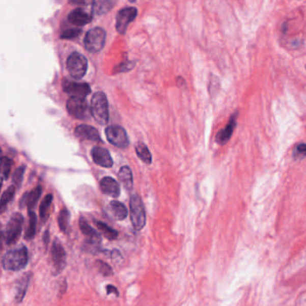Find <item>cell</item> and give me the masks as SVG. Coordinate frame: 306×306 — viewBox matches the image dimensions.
<instances>
[{
    "label": "cell",
    "instance_id": "603a6c76",
    "mask_svg": "<svg viewBox=\"0 0 306 306\" xmlns=\"http://www.w3.org/2000/svg\"><path fill=\"white\" fill-rule=\"evenodd\" d=\"M15 186L9 187L1 197L0 200V214L4 213L7 210L8 205L11 202L13 198L15 196Z\"/></svg>",
    "mask_w": 306,
    "mask_h": 306
},
{
    "label": "cell",
    "instance_id": "d590c367",
    "mask_svg": "<svg viewBox=\"0 0 306 306\" xmlns=\"http://www.w3.org/2000/svg\"><path fill=\"white\" fill-rule=\"evenodd\" d=\"M67 290V280H63V283L61 284V289H60V294L61 295H63L65 292Z\"/></svg>",
    "mask_w": 306,
    "mask_h": 306
},
{
    "label": "cell",
    "instance_id": "7c38bea8",
    "mask_svg": "<svg viewBox=\"0 0 306 306\" xmlns=\"http://www.w3.org/2000/svg\"><path fill=\"white\" fill-rule=\"evenodd\" d=\"M62 87L63 91L71 95L72 97L86 98L87 95L91 93L90 86L87 83H78L64 80L62 83Z\"/></svg>",
    "mask_w": 306,
    "mask_h": 306
},
{
    "label": "cell",
    "instance_id": "e575fe53",
    "mask_svg": "<svg viewBox=\"0 0 306 306\" xmlns=\"http://www.w3.org/2000/svg\"><path fill=\"white\" fill-rule=\"evenodd\" d=\"M42 240H43V242H44V244H45V247H47V246H48V243H49V230L45 231V233H44V235H43V238H42Z\"/></svg>",
    "mask_w": 306,
    "mask_h": 306
},
{
    "label": "cell",
    "instance_id": "7402d4cb",
    "mask_svg": "<svg viewBox=\"0 0 306 306\" xmlns=\"http://www.w3.org/2000/svg\"><path fill=\"white\" fill-rule=\"evenodd\" d=\"M69 222H70V212L68 211V208L61 209L60 215L58 216V224L61 232H63L65 234L68 233Z\"/></svg>",
    "mask_w": 306,
    "mask_h": 306
},
{
    "label": "cell",
    "instance_id": "f35d334b",
    "mask_svg": "<svg viewBox=\"0 0 306 306\" xmlns=\"http://www.w3.org/2000/svg\"><path fill=\"white\" fill-rule=\"evenodd\" d=\"M1 153H2V151H1V148H0V154H1Z\"/></svg>",
    "mask_w": 306,
    "mask_h": 306
},
{
    "label": "cell",
    "instance_id": "f1b7e54d",
    "mask_svg": "<svg viewBox=\"0 0 306 306\" xmlns=\"http://www.w3.org/2000/svg\"><path fill=\"white\" fill-rule=\"evenodd\" d=\"M13 166V161L8 157H1L0 158V176L3 179H8Z\"/></svg>",
    "mask_w": 306,
    "mask_h": 306
},
{
    "label": "cell",
    "instance_id": "e0dca14e",
    "mask_svg": "<svg viewBox=\"0 0 306 306\" xmlns=\"http://www.w3.org/2000/svg\"><path fill=\"white\" fill-rule=\"evenodd\" d=\"M236 120H237V113L232 115L228 124L225 127V129L220 130L219 132L216 134V136H215L216 143L219 144V145H225L228 140H230V137L235 130V126H236Z\"/></svg>",
    "mask_w": 306,
    "mask_h": 306
},
{
    "label": "cell",
    "instance_id": "2e32d148",
    "mask_svg": "<svg viewBox=\"0 0 306 306\" xmlns=\"http://www.w3.org/2000/svg\"><path fill=\"white\" fill-rule=\"evenodd\" d=\"M32 276H33L32 272H27L23 274V276H21L19 280L16 281L15 300L17 303L23 302V298H24L25 294H26L27 289L29 287Z\"/></svg>",
    "mask_w": 306,
    "mask_h": 306
},
{
    "label": "cell",
    "instance_id": "7a4b0ae2",
    "mask_svg": "<svg viewBox=\"0 0 306 306\" xmlns=\"http://www.w3.org/2000/svg\"><path fill=\"white\" fill-rule=\"evenodd\" d=\"M90 114L99 124L105 125L109 121V104L104 93L97 92L92 97Z\"/></svg>",
    "mask_w": 306,
    "mask_h": 306
},
{
    "label": "cell",
    "instance_id": "52a82bcc",
    "mask_svg": "<svg viewBox=\"0 0 306 306\" xmlns=\"http://www.w3.org/2000/svg\"><path fill=\"white\" fill-rule=\"evenodd\" d=\"M79 227L83 235L87 237L86 244H87V251L92 253H96L100 249V244L102 241L101 235L88 224L83 216L80 217Z\"/></svg>",
    "mask_w": 306,
    "mask_h": 306
},
{
    "label": "cell",
    "instance_id": "ffe728a7",
    "mask_svg": "<svg viewBox=\"0 0 306 306\" xmlns=\"http://www.w3.org/2000/svg\"><path fill=\"white\" fill-rule=\"evenodd\" d=\"M118 177L127 190H131L133 188L132 172L129 166H122L118 174Z\"/></svg>",
    "mask_w": 306,
    "mask_h": 306
},
{
    "label": "cell",
    "instance_id": "d4e9b609",
    "mask_svg": "<svg viewBox=\"0 0 306 306\" xmlns=\"http://www.w3.org/2000/svg\"><path fill=\"white\" fill-rule=\"evenodd\" d=\"M96 227L98 228L100 232L102 233V235L105 237L106 239L113 241L118 237V232L116 230H114V228L109 227L107 224L101 222V221H97L96 222Z\"/></svg>",
    "mask_w": 306,
    "mask_h": 306
},
{
    "label": "cell",
    "instance_id": "ba28073f",
    "mask_svg": "<svg viewBox=\"0 0 306 306\" xmlns=\"http://www.w3.org/2000/svg\"><path fill=\"white\" fill-rule=\"evenodd\" d=\"M67 110L72 117L77 120H87L90 115V108L86 98L70 97L67 102Z\"/></svg>",
    "mask_w": 306,
    "mask_h": 306
},
{
    "label": "cell",
    "instance_id": "1f68e13d",
    "mask_svg": "<svg viewBox=\"0 0 306 306\" xmlns=\"http://www.w3.org/2000/svg\"><path fill=\"white\" fill-rule=\"evenodd\" d=\"M80 34H81L80 29H68L61 34V38L70 40V39L76 38Z\"/></svg>",
    "mask_w": 306,
    "mask_h": 306
},
{
    "label": "cell",
    "instance_id": "8992f818",
    "mask_svg": "<svg viewBox=\"0 0 306 306\" xmlns=\"http://www.w3.org/2000/svg\"><path fill=\"white\" fill-rule=\"evenodd\" d=\"M23 224V216L20 213H15L12 215L5 232V241L7 244H15V242L19 240L22 234Z\"/></svg>",
    "mask_w": 306,
    "mask_h": 306
},
{
    "label": "cell",
    "instance_id": "74e56055",
    "mask_svg": "<svg viewBox=\"0 0 306 306\" xmlns=\"http://www.w3.org/2000/svg\"><path fill=\"white\" fill-rule=\"evenodd\" d=\"M1 186H2V182L0 181V189H1Z\"/></svg>",
    "mask_w": 306,
    "mask_h": 306
},
{
    "label": "cell",
    "instance_id": "30bf717a",
    "mask_svg": "<svg viewBox=\"0 0 306 306\" xmlns=\"http://www.w3.org/2000/svg\"><path fill=\"white\" fill-rule=\"evenodd\" d=\"M136 15H137V9L133 7L122 8L118 12L116 16V29L118 33L125 34L129 23H132L133 21L136 19Z\"/></svg>",
    "mask_w": 306,
    "mask_h": 306
},
{
    "label": "cell",
    "instance_id": "836d02e7",
    "mask_svg": "<svg viewBox=\"0 0 306 306\" xmlns=\"http://www.w3.org/2000/svg\"><path fill=\"white\" fill-rule=\"evenodd\" d=\"M106 290H107V294H108V295L114 294V295H116L117 296L119 295V291H118L117 288L114 287V286H112V285L107 286V287H106Z\"/></svg>",
    "mask_w": 306,
    "mask_h": 306
},
{
    "label": "cell",
    "instance_id": "4316f807",
    "mask_svg": "<svg viewBox=\"0 0 306 306\" xmlns=\"http://www.w3.org/2000/svg\"><path fill=\"white\" fill-rule=\"evenodd\" d=\"M29 214V224L25 232V239L32 240L36 234V227H37V216L34 211L28 212Z\"/></svg>",
    "mask_w": 306,
    "mask_h": 306
},
{
    "label": "cell",
    "instance_id": "83f0119b",
    "mask_svg": "<svg viewBox=\"0 0 306 306\" xmlns=\"http://www.w3.org/2000/svg\"><path fill=\"white\" fill-rule=\"evenodd\" d=\"M53 196L52 194H48L42 201V204L40 206V216L42 221L45 222L48 216H49V210L51 203H52Z\"/></svg>",
    "mask_w": 306,
    "mask_h": 306
},
{
    "label": "cell",
    "instance_id": "8fae6325",
    "mask_svg": "<svg viewBox=\"0 0 306 306\" xmlns=\"http://www.w3.org/2000/svg\"><path fill=\"white\" fill-rule=\"evenodd\" d=\"M66 252L60 240L55 239L51 247V260L55 274H60L66 267Z\"/></svg>",
    "mask_w": 306,
    "mask_h": 306
},
{
    "label": "cell",
    "instance_id": "cb8c5ba5",
    "mask_svg": "<svg viewBox=\"0 0 306 306\" xmlns=\"http://www.w3.org/2000/svg\"><path fill=\"white\" fill-rule=\"evenodd\" d=\"M114 5V1H95L93 3V12L96 15H102L110 11Z\"/></svg>",
    "mask_w": 306,
    "mask_h": 306
},
{
    "label": "cell",
    "instance_id": "ac0fdd59",
    "mask_svg": "<svg viewBox=\"0 0 306 306\" xmlns=\"http://www.w3.org/2000/svg\"><path fill=\"white\" fill-rule=\"evenodd\" d=\"M42 187L37 186L31 192L25 193L20 201V208H24L25 206H27L29 212L33 211V209L36 206V203L38 202L40 197L42 195Z\"/></svg>",
    "mask_w": 306,
    "mask_h": 306
},
{
    "label": "cell",
    "instance_id": "d6a6232c",
    "mask_svg": "<svg viewBox=\"0 0 306 306\" xmlns=\"http://www.w3.org/2000/svg\"><path fill=\"white\" fill-rule=\"evenodd\" d=\"M306 146L304 143L299 144L294 151V157L295 159H303L305 156Z\"/></svg>",
    "mask_w": 306,
    "mask_h": 306
},
{
    "label": "cell",
    "instance_id": "5bb4252c",
    "mask_svg": "<svg viewBox=\"0 0 306 306\" xmlns=\"http://www.w3.org/2000/svg\"><path fill=\"white\" fill-rule=\"evenodd\" d=\"M75 134L80 140L102 142V138L100 136L98 130L90 125L82 124L77 126L75 130Z\"/></svg>",
    "mask_w": 306,
    "mask_h": 306
},
{
    "label": "cell",
    "instance_id": "f546056e",
    "mask_svg": "<svg viewBox=\"0 0 306 306\" xmlns=\"http://www.w3.org/2000/svg\"><path fill=\"white\" fill-rule=\"evenodd\" d=\"M96 267L98 268L99 272L102 274V276H110L114 274L113 268H110L109 264H107L106 262H103L102 261H96Z\"/></svg>",
    "mask_w": 306,
    "mask_h": 306
},
{
    "label": "cell",
    "instance_id": "484cf974",
    "mask_svg": "<svg viewBox=\"0 0 306 306\" xmlns=\"http://www.w3.org/2000/svg\"><path fill=\"white\" fill-rule=\"evenodd\" d=\"M136 155L146 164H151L152 155L148 147L144 143H137L136 146Z\"/></svg>",
    "mask_w": 306,
    "mask_h": 306
},
{
    "label": "cell",
    "instance_id": "9a60e30c",
    "mask_svg": "<svg viewBox=\"0 0 306 306\" xmlns=\"http://www.w3.org/2000/svg\"><path fill=\"white\" fill-rule=\"evenodd\" d=\"M93 16L89 13H87L83 8H77L70 12L68 15V21L75 24L76 26H84L87 23H90Z\"/></svg>",
    "mask_w": 306,
    "mask_h": 306
},
{
    "label": "cell",
    "instance_id": "9c48e42d",
    "mask_svg": "<svg viewBox=\"0 0 306 306\" xmlns=\"http://www.w3.org/2000/svg\"><path fill=\"white\" fill-rule=\"evenodd\" d=\"M106 137L110 144L119 148L129 147V140L127 132L119 125H112L105 129Z\"/></svg>",
    "mask_w": 306,
    "mask_h": 306
},
{
    "label": "cell",
    "instance_id": "6da1fadb",
    "mask_svg": "<svg viewBox=\"0 0 306 306\" xmlns=\"http://www.w3.org/2000/svg\"><path fill=\"white\" fill-rule=\"evenodd\" d=\"M29 261L28 249L23 245L8 252L3 258V267L7 270L18 271L26 267Z\"/></svg>",
    "mask_w": 306,
    "mask_h": 306
},
{
    "label": "cell",
    "instance_id": "5b68a950",
    "mask_svg": "<svg viewBox=\"0 0 306 306\" xmlns=\"http://www.w3.org/2000/svg\"><path fill=\"white\" fill-rule=\"evenodd\" d=\"M88 62L83 54L72 53L67 61V68L70 76L75 79H81L87 73Z\"/></svg>",
    "mask_w": 306,
    "mask_h": 306
},
{
    "label": "cell",
    "instance_id": "44dd1931",
    "mask_svg": "<svg viewBox=\"0 0 306 306\" xmlns=\"http://www.w3.org/2000/svg\"><path fill=\"white\" fill-rule=\"evenodd\" d=\"M110 209L116 220H124L128 215L127 208L119 201H112L110 203Z\"/></svg>",
    "mask_w": 306,
    "mask_h": 306
},
{
    "label": "cell",
    "instance_id": "277c9868",
    "mask_svg": "<svg viewBox=\"0 0 306 306\" xmlns=\"http://www.w3.org/2000/svg\"><path fill=\"white\" fill-rule=\"evenodd\" d=\"M106 40L105 31L101 27H95L87 32L84 40L86 49L91 53L99 52L104 47Z\"/></svg>",
    "mask_w": 306,
    "mask_h": 306
},
{
    "label": "cell",
    "instance_id": "d6986e66",
    "mask_svg": "<svg viewBox=\"0 0 306 306\" xmlns=\"http://www.w3.org/2000/svg\"><path fill=\"white\" fill-rule=\"evenodd\" d=\"M100 187H101L102 192L108 196L118 198L121 194L120 184L118 183L116 180H114V178H103L100 182Z\"/></svg>",
    "mask_w": 306,
    "mask_h": 306
},
{
    "label": "cell",
    "instance_id": "3957f363",
    "mask_svg": "<svg viewBox=\"0 0 306 306\" xmlns=\"http://www.w3.org/2000/svg\"><path fill=\"white\" fill-rule=\"evenodd\" d=\"M129 208H130V219L134 229L136 231L142 230L144 227L146 226L147 215H146V210L142 200L137 194H134L130 198Z\"/></svg>",
    "mask_w": 306,
    "mask_h": 306
},
{
    "label": "cell",
    "instance_id": "8d00e7d4",
    "mask_svg": "<svg viewBox=\"0 0 306 306\" xmlns=\"http://www.w3.org/2000/svg\"><path fill=\"white\" fill-rule=\"evenodd\" d=\"M1 224H0V251H1V247H2V231H1Z\"/></svg>",
    "mask_w": 306,
    "mask_h": 306
},
{
    "label": "cell",
    "instance_id": "4dcf8cb0",
    "mask_svg": "<svg viewBox=\"0 0 306 306\" xmlns=\"http://www.w3.org/2000/svg\"><path fill=\"white\" fill-rule=\"evenodd\" d=\"M24 172H25V166H20L15 170V173L13 174V178H12L13 182L17 188H20V186L22 184Z\"/></svg>",
    "mask_w": 306,
    "mask_h": 306
},
{
    "label": "cell",
    "instance_id": "4fadbf2b",
    "mask_svg": "<svg viewBox=\"0 0 306 306\" xmlns=\"http://www.w3.org/2000/svg\"><path fill=\"white\" fill-rule=\"evenodd\" d=\"M92 157L96 164L100 166L110 168L114 165V161L110 156V152L102 147H95L92 149Z\"/></svg>",
    "mask_w": 306,
    "mask_h": 306
}]
</instances>
